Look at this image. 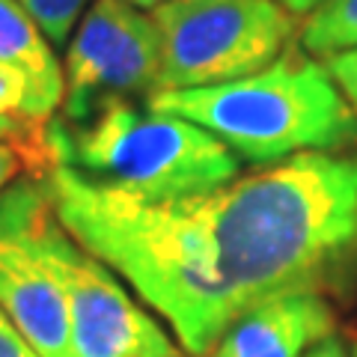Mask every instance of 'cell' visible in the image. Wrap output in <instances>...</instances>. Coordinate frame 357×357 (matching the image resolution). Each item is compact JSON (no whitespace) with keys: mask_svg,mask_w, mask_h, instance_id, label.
Wrapping results in <instances>:
<instances>
[{"mask_svg":"<svg viewBox=\"0 0 357 357\" xmlns=\"http://www.w3.org/2000/svg\"><path fill=\"white\" fill-rule=\"evenodd\" d=\"M333 333V310L321 292H289L238 316L208 357H304Z\"/></svg>","mask_w":357,"mask_h":357,"instance_id":"cell-8","label":"cell"},{"mask_svg":"<svg viewBox=\"0 0 357 357\" xmlns=\"http://www.w3.org/2000/svg\"><path fill=\"white\" fill-rule=\"evenodd\" d=\"M229 146L238 161L271 167L304 152H333L357 137V110L325 60L289 48L262 72L218 86L167 89L146 98Z\"/></svg>","mask_w":357,"mask_h":357,"instance_id":"cell-2","label":"cell"},{"mask_svg":"<svg viewBox=\"0 0 357 357\" xmlns=\"http://www.w3.org/2000/svg\"><path fill=\"white\" fill-rule=\"evenodd\" d=\"M33 86L30 77L15 66L0 63V119H24L30 122Z\"/></svg>","mask_w":357,"mask_h":357,"instance_id":"cell-12","label":"cell"},{"mask_svg":"<svg viewBox=\"0 0 357 357\" xmlns=\"http://www.w3.org/2000/svg\"><path fill=\"white\" fill-rule=\"evenodd\" d=\"M161 33L155 93L248 77L292 48L298 15L277 0H164L152 9Z\"/></svg>","mask_w":357,"mask_h":357,"instance_id":"cell-4","label":"cell"},{"mask_svg":"<svg viewBox=\"0 0 357 357\" xmlns=\"http://www.w3.org/2000/svg\"><path fill=\"white\" fill-rule=\"evenodd\" d=\"M304 357H349V351H345L342 340H337V337L331 333L328 340H321V342L312 345V349H310Z\"/></svg>","mask_w":357,"mask_h":357,"instance_id":"cell-17","label":"cell"},{"mask_svg":"<svg viewBox=\"0 0 357 357\" xmlns=\"http://www.w3.org/2000/svg\"><path fill=\"white\" fill-rule=\"evenodd\" d=\"M298 45L316 60L357 48V0H328L301 24Z\"/></svg>","mask_w":357,"mask_h":357,"instance_id":"cell-10","label":"cell"},{"mask_svg":"<svg viewBox=\"0 0 357 357\" xmlns=\"http://www.w3.org/2000/svg\"><path fill=\"white\" fill-rule=\"evenodd\" d=\"M277 3L286 6L289 13L298 15V18H307L310 13H316L321 3H328V0H277Z\"/></svg>","mask_w":357,"mask_h":357,"instance_id":"cell-18","label":"cell"},{"mask_svg":"<svg viewBox=\"0 0 357 357\" xmlns=\"http://www.w3.org/2000/svg\"><path fill=\"white\" fill-rule=\"evenodd\" d=\"M24 170H36L42 176V167L33 155L18 146V143H9V140H0V194L6 191L9 185L18 182V176Z\"/></svg>","mask_w":357,"mask_h":357,"instance_id":"cell-14","label":"cell"},{"mask_svg":"<svg viewBox=\"0 0 357 357\" xmlns=\"http://www.w3.org/2000/svg\"><path fill=\"white\" fill-rule=\"evenodd\" d=\"M48 126V122H45ZM45 126L39 122H24V119H0V140H9V143H18L24 146L33 158L39 161L42 173L48 170V146H45Z\"/></svg>","mask_w":357,"mask_h":357,"instance_id":"cell-13","label":"cell"},{"mask_svg":"<svg viewBox=\"0 0 357 357\" xmlns=\"http://www.w3.org/2000/svg\"><path fill=\"white\" fill-rule=\"evenodd\" d=\"M33 229L66 298L72 357H182L178 342L131 298L119 274L63 227L51 197L39 206Z\"/></svg>","mask_w":357,"mask_h":357,"instance_id":"cell-5","label":"cell"},{"mask_svg":"<svg viewBox=\"0 0 357 357\" xmlns=\"http://www.w3.org/2000/svg\"><path fill=\"white\" fill-rule=\"evenodd\" d=\"M51 164L75 167L89 178L146 199L203 194L238 178V155L182 116L116 98L86 122L51 119L45 126ZM48 164V167H51Z\"/></svg>","mask_w":357,"mask_h":357,"instance_id":"cell-3","label":"cell"},{"mask_svg":"<svg viewBox=\"0 0 357 357\" xmlns=\"http://www.w3.org/2000/svg\"><path fill=\"white\" fill-rule=\"evenodd\" d=\"M15 3L27 9L51 45H63L72 39V30L84 18L89 0H15Z\"/></svg>","mask_w":357,"mask_h":357,"instance_id":"cell-11","label":"cell"},{"mask_svg":"<svg viewBox=\"0 0 357 357\" xmlns=\"http://www.w3.org/2000/svg\"><path fill=\"white\" fill-rule=\"evenodd\" d=\"M45 197L42 178H18L0 194V310L39 357H72L66 298L33 229Z\"/></svg>","mask_w":357,"mask_h":357,"instance_id":"cell-7","label":"cell"},{"mask_svg":"<svg viewBox=\"0 0 357 357\" xmlns=\"http://www.w3.org/2000/svg\"><path fill=\"white\" fill-rule=\"evenodd\" d=\"M0 63L15 66L30 77V122H51L63 107L66 75L51 39L15 0H0Z\"/></svg>","mask_w":357,"mask_h":357,"instance_id":"cell-9","label":"cell"},{"mask_svg":"<svg viewBox=\"0 0 357 357\" xmlns=\"http://www.w3.org/2000/svg\"><path fill=\"white\" fill-rule=\"evenodd\" d=\"M57 218L206 357L227 328L289 292H321L357 253V155L304 152L176 199H146L51 164Z\"/></svg>","mask_w":357,"mask_h":357,"instance_id":"cell-1","label":"cell"},{"mask_svg":"<svg viewBox=\"0 0 357 357\" xmlns=\"http://www.w3.org/2000/svg\"><path fill=\"white\" fill-rule=\"evenodd\" d=\"M128 3H134L137 9H155V6H161L164 0H128Z\"/></svg>","mask_w":357,"mask_h":357,"instance_id":"cell-19","label":"cell"},{"mask_svg":"<svg viewBox=\"0 0 357 357\" xmlns=\"http://www.w3.org/2000/svg\"><path fill=\"white\" fill-rule=\"evenodd\" d=\"M63 119L77 126L116 98H149L161 77V33L128 0H93L63 63Z\"/></svg>","mask_w":357,"mask_h":357,"instance_id":"cell-6","label":"cell"},{"mask_svg":"<svg viewBox=\"0 0 357 357\" xmlns=\"http://www.w3.org/2000/svg\"><path fill=\"white\" fill-rule=\"evenodd\" d=\"M0 357H39L3 310H0Z\"/></svg>","mask_w":357,"mask_h":357,"instance_id":"cell-16","label":"cell"},{"mask_svg":"<svg viewBox=\"0 0 357 357\" xmlns=\"http://www.w3.org/2000/svg\"><path fill=\"white\" fill-rule=\"evenodd\" d=\"M351 357H357V345H354V351H351Z\"/></svg>","mask_w":357,"mask_h":357,"instance_id":"cell-20","label":"cell"},{"mask_svg":"<svg viewBox=\"0 0 357 357\" xmlns=\"http://www.w3.org/2000/svg\"><path fill=\"white\" fill-rule=\"evenodd\" d=\"M325 66L331 69L333 81L340 84L345 98H349V102L354 105V110H357V48L342 51V54H337V57L325 60Z\"/></svg>","mask_w":357,"mask_h":357,"instance_id":"cell-15","label":"cell"}]
</instances>
